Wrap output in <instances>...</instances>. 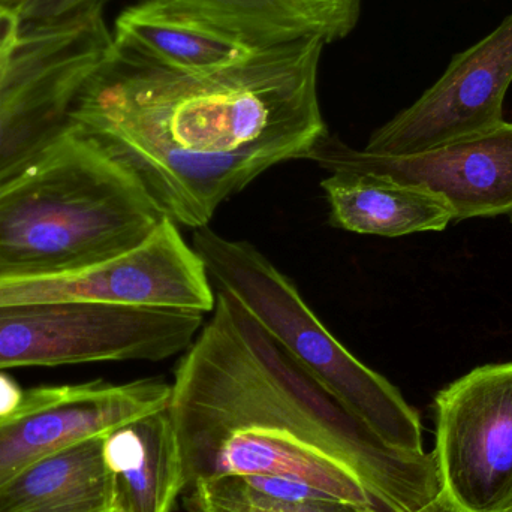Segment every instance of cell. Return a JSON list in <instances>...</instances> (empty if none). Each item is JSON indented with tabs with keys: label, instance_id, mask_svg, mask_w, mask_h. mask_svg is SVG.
Instances as JSON below:
<instances>
[{
	"label": "cell",
	"instance_id": "cell-1",
	"mask_svg": "<svg viewBox=\"0 0 512 512\" xmlns=\"http://www.w3.org/2000/svg\"><path fill=\"white\" fill-rule=\"evenodd\" d=\"M179 361L170 414L186 490L222 477H279L384 512L441 498L433 453L391 450L307 375L233 295ZM185 490V492H186Z\"/></svg>",
	"mask_w": 512,
	"mask_h": 512
},
{
	"label": "cell",
	"instance_id": "cell-2",
	"mask_svg": "<svg viewBox=\"0 0 512 512\" xmlns=\"http://www.w3.org/2000/svg\"><path fill=\"white\" fill-rule=\"evenodd\" d=\"M114 42V41H113ZM324 42L273 45L203 74L114 45L71 120L99 141L177 225L209 227L224 201L327 134L318 96Z\"/></svg>",
	"mask_w": 512,
	"mask_h": 512
},
{
	"label": "cell",
	"instance_id": "cell-3",
	"mask_svg": "<svg viewBox=\"0 0 512 512\" xmlns=\"http://www.w3.org/2000/svg\"><path fill=\"white\" fill-rule=\"evenodd\" d=\"M164 218L140 180L72 122L0 185V274L108 261L146 242Z\"/></svg>",
	"mask_w": 512,
	"mask_h": 512
},
{
	"label": "cell",
	"instance_id": "cell-4",
	"mask_svg": "<svg viewBox=\"0 0 512 512\" xmlns=\"http://www.w3.org/2000/svg\"><path fill=\"white\" fill-rule=\"evenodd\" d=\"M213 289L236 297L259 327L352 417L391 450L424 456L418 412L384 376L358 360L319 321L289 277L246 242L195 230Z\"/></svg>",
	"mask_w": 512,
	"mask_h": 512
},
{
	"label": "cell",
	"instance_id": "cell-5",
	"mask_svg": "<svg viewBox=\"0 0 512 512\" xmlns=\"http://www.w3.org/2000/svg\"><path fill=\"white\" fill-rule=\"evenodd\" d=\"M113 47L102 11L23 27L0 5V183L29 167L72 125L78 96Z\"/></svg>",
	"mask_w": 512,
	"mask_h": 512
},
{
	"label": "cell",
	"instance_id": "cell-6",
	"mask_svg": "<svg viewBox=\"0 0 512 512\" xmlns=\"http://www.w3.org/2000/svg\"><path fill=\"white\" fill-rule=\"evenodd\" d=\"M204 313L78 301L0 304V370L162 361L186 352Z\"/></svg>",
	"mask_w": 512,
	"mask_h": 512
},
{
	"label": "cell",
	"instance_id": "cell-7",
	"mask_svg": "<svg viewBox=\"0 0 512 512\" xmlns=\"http://www.w3.org/2000/svg\"><path fill=\"white\" fill-rule=\"evenodd\" d=\"M435 415L442 501L456 512H512V361L439 391Z\"/></svg>",
	"mask_w": 512,
	"mask_h": 512
},
{
	"label": "cell",
	"instance_id": "cell-8",
	"mask_svg": "<svg viewBox=\"0 0 512 512\" xmlns=\"http://www.w3.org/2000/svg\"><path fill=\"white\" fill-rule=\"evenodd\" d=\"M78 301L213 312L216 292L203 259L179 225L164 218L152 236L126 254L50 274H0V304Z\"/></svg>",
	"mask_w": 512,
	"mask_h": 512
},
{
	"label": "cell",
	"instance_id": "cell-9",
	"mask_svg": "<svg viewBox=\"0 0 512 512\" xmlns=\"http://www.w3.org/2000/svg\"><path fill=\"white\" fill-rule=\"evenodd\" d=\"M330 171L421 186L450 204L454 222L512 216V122L414 155H373L324 134L304 156Z\"/></svg>",
	"mask_w": 512,
	"mask_h": 512
},
{
	"label": "cell",
	"instance_id": "cell-10",
	"mask_svg": "<svg viewBox=\"0 0 512 512\" xmlns=\"http://www.w3.org/2000/svg\"><path fill=\"white\" fill-rule=\"evenodd\" d=\"M512 83V12L480 42L453 57L411 107L373 132L363 150L403 156L489 131L504 122Z\"/></svg>",
	"mask_w": 512,
	"mask_h": 512
},
{
	"label": "cell",
	"instance_id": "cell-11",
	"mask_svg": "<svg viewBox=\"0 0 512 512\" xmlns=\"http://www.w3.org/2000/svg\"><path fill=\"white\" fill-rule=\"evenodd\" d=\"M171 384L140 379L48 385L24 391L17 411L0 418V486L33 463L86 439L107 435L170 405Z\"/></svg>",
	"mask_w": 512,
	"mask_h": 512
},
{
	"label": "cell",
	"instance_id": "cell-12",
	"mask_svg": "<svg viewBox=\"0 0 512 512\" xmlns=\"http://www.w3.org/2000/svg\"><path fill=\"white\" fill-rule=\"evenodd\" d=\"M113 41L119 50L186 74L233 68L273 47L203 15L155 0H141L125 9L114 24Z\"/></svg>",
	"mask_w": 512,
	"mask_h": 512
},
{
	"label": "cell",
	"instance_id": "cell-13",
	"mask_svg": "<svg viewBox=\"0 0 512 512\" xmlns=\"http://www.w3.org/2000/svg\"><path fill=\"white\" fill-rule=\"evenodd\" d=\"M168 406L104 436L113 512H171L185 493L182 451Z\"/></svg>",
	"mask_w": 512,
	"mask_h": 512
},
{
	"label": "cell",
	"instance_id": "cell-14",
	"mask_svg": "<svg viewBox=\"0 0 512 512\" xmlns=\"http://www.w3.org/2000/svg\"><path fill=\"white\" fill-rule=\"evenodd\" d=\"M330 225L364 236L403 237L444 231L454 213L441 195L376 174L333 171L322 180Z\"/></svg>",
	"mask_w": 512,
	"mask_h": 512
},
{
	"label": "cell",
	"instance_id": "cell-15",
	"mask_svg": "<svg viewBox=\"0 0 512 512\" xmlns=\"http://www.w3.org/2000/svg\"><path fill=\"white\" fill-rule=\"evenodd\" d=\"M104 436L63 448L0 486V512H113Z\"/></svg>",
	"mask_w": 512,
	"mask_h": 512
},
{
	"label": "cell",
	"instance_id": "cell-16",
	"mask_svg": "<svg viewBox=\"0 0 512 512\" xmlns=\"http://www.w3.org/2000/svg\"><path fill=\"white\" fill-rule=\"evenodd\" d=\"M246 33L268 45L345 38L357 26L361 0H155Z\"/></svg>",
	"mask_w": 512,
	"mask_h": 512
},
{
	"label": "cell",
	"instance_id": "cell-17",
	"mask_svg": "<svg viewBox=\"0 0 512 512\" xmlns=\"http://www.w3.org/2000/svg\"><path fill=\"white\" fill-rule=\"evenodd\" d=\"M185 495L188 512H384L342 501L319 489H309L289 498L267 495L242 477L203 481L186 490Z\"/></svg>",
	"mask_w": 512,
	"mask_h": 512
},
{
	"label": "cell",
	"instance_id": "cell-18",
	"mask_svg": "<svg viewBox=\"0 0 512 512\" xmlns=\"http://www.w3.org/2000/svg\"><path fill=\"white\" fill-rule=\"evenodd\" d=\"M108 0H3L23 27L63 23L104 9Z\"/></svg>",
	"mask_w": 512,
	"mask_h": 512
},
{
	"label": "cell",
	"instance_id": "cell-19",
	"mask_svg": "<svg viewBox=\"0 0 512 512\" xmlns=\"http://www.w3.org/2000/svg\"><path fill=\"white\" fill-rule=\"evenodd\" d=\"M24 391L26 390H23L12 376L5 370H0V418L8 417L17 411L23 402Z\"/></svg>",
	"mask_w": 512,
	"mask_h": 512
},
{
	"label": "cell",
	"instance_id": "cell-20",
	"mask_svg": "<svg viewBox=\"0 0 512 512\" xmlns=\"http://www.w3.org/2000/svg\"><path fill=\"white\" fill-rule=\"evenodd\" d=\"M420 512H456L451 510L450 507H448L447 504H445L444 501H442L441 498L438 499V501L433 502L432 505H429V507L424 508V510H421Z\"/></svg>",
	"mask_w": 512,
	"mask_h": 512
},
{
	"label": "cell",
	"instance_id": "cell-21",
	"mask_svg": "<svg viewBox=\"0 0 512 512\" xmlns=\"http://www.w3.org/2000/svg\"><path fill=\"white\" fill-rule=\"evenodd\" d=\"M8 180H9V179H8ZM5 182H6V180H5ZM5 182H2V183H5ZM2 183H0V185H2Z\"/></svg>",
	"mask_w": 512,
	"mask_h": 512
},
{
	"label": "cell",
	"instance_id": "cell-22",
	"mask_svg": "<svg viewBox=\"0 0 512 512\" xmlns=\"http://www.w3.org/2000/svg\"><path fill=\"white\" fill-rule=\"evenodd\" d=\"M0 5H2V0H0Z\"/></svg>",
	"mask_w": 512,
	"mask_h": 512
},
{
	"label": "cell",
	"instance_id": "cell-23",
	"mask_svg": "<svg viewBox=\"0 0 512 512\" xmlns=\"http://www.w3.org/2000/svg\"><path fill=\"white\" fill-rule=\"evenodd\" d=\"M2 2H3V0H2Z\"/></svg>",
	"mask_w": 512,
	"mask_h": 512
}]
</instances>
